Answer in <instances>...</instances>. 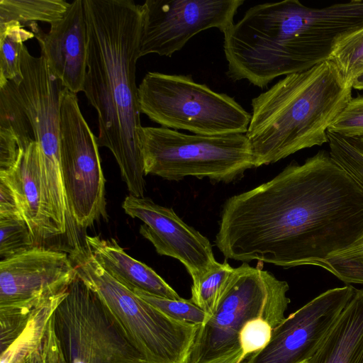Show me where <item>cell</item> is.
<instances>
[{
	"mask_svg": "<svg viewBox=\"0 0 363 363\" xmlns=\"http://www.w3.org/2000/svg\"><path fill=\"white\" fill-rule=\"evenodd\" d=\"M272 330L270 324L262 318L247 321L239 333L242 357L262 350L269 343Z\"/></svg>",
	"mask_w": 363,
	"mask_h": 363,
	"instance_id": "29",
	"label": "cell"
},
{
	"mask_svg": "<svg viewBox=\"0 0 363 363\" xmlns=\"http://www.w3.org/2000/svg\"><path fill=\"white\" fill-rule=\"evenodd\" d=\"M352 86L327 60L285 76L252 99L245 133L255 167L328 143L327 133L352 96Z\"/></svg>",
	"mask_w": 363,
	"mask_h": 363,
	"instance_id": "3",
	"label": "cell"
},
{
	"mask_svg": "<svg viewBox=\"0 0 363 363\" xmlns=\"http://www.w3.org/2000/svg\"><path fill=\"white\" fill-rule=\"evenodd\" d=\"M347 284H363V238L328 258L323 267Z\"/></svg>",
	"mask_w": 363,
	"mask_h": 363,
	"instance_id": "25",
	"label": "cell"
},
{
	"mask_svg": "<svg viewBox=\"0 0 363 363\" xmlns=\"http://www.w3.org/2000/svg\"><path fill=\"white\" fill-rule=\"evenodd\" d=\"M345 138V137H344ZM348 141L358 149L363 151V138H347Z\"/></svg>",
	"mask_w": 363,
	"mask_h": 363,
	"instance_id": "35",
	"label": "cell"
},
{
	"mask_svg": "<svg viewBox=\"0 0 363 363\" xmlns=\"http://www.w3.org/2000/svg\"><path fill=\"white\" fill-rule=\"evenodd\" d=\"M122 208L126 214L143 222L139 232L156 252L179 260L192 281L216 262L208 239L184 223L172 208L132 194L125 198Z\"/></svg>",
	"mask_w": 363,
	"mask_h": 363,
	"instance_id": "13",
	"label": "cell"
},
{
	"mask_svg": "<svg viewBox=\"0 0 363 363\" xmlns=\"http://www.w3.org/2000/svg\"><path fill=\"white\" fill-rule=\"evenodd\" d=\"M33 37L32 31L16 21L0 25V86L8 81L21 82V52L23 43Z\"/></svg>",
	"mask_w": 363,
	"mask_h": 363,
	"instance_id": "20",
	"label": "cell"
},
{
	"mask_svg": "<svg viewBox=\"0 0 363 363\" xmlns=\"http://www.w3.org/2000/svg\"><path fill=\"white\" fill-rule=\"evenodd\" d=\"M289 289L286 281L258 265L235 268L213 315L199 325L189 363H220L242 352L239 333L252 319L262 318L274 329L286 318Z\"/></svg>",
	"mask_w": 363,
	"mask_h": 363,
	"instance_id": "5",
	"label": "cell"
},
{
	"mask_svg": "<svg viewBox=\"0 0 363 363\" xmlns=\"http://www.w3.org/2000/svg\"><path fill=\"white\" fill-rule=\"evenodd\" d=\"M0 216H23L13 189L2 178H0Z\"/></svg>",
	"mask_w": 363,
	"mask_h": 363,
	"instance_id": "32",
	"label": "cell"
},
{
	"mask_svg": "<svg viewBox=\"0 0 363 363\" xmlns=\"http://www.w3.org/2000/svg\"><path fill=\"white\" fill-rule=\"evenodd\" d=\"M327 136L331 157L363 189V151L330 130Z\"/></svg>",
	"mask_w": 363,
	"mask_h": 363,
	"instance_id": "27",
	"label": "cell"
},
{
	"mask_svg": "<svg viewBox=\"0 0 363 363\" xmlns=\"http://www.w3.org/2000/svg\"><path fill=\"white\" fill-rule=\"evenodd\" d=\"M85 243L99 264L131 291L172 300L182 298L152 268L128 255L113 238L86 235Z\"/></svg>",
	"mask_w": 363,
	"mask_h": 363,
	"instance_id": "15",
	"label": "cell"
},
{
	"mask_svg": "<svg viewBox=\"0 0 363 363\" xmlns=\"http://www.w3.org/2000/svg\"><path fill=\"white\" fill-rule=\"evenodd\" d=\"M52 318L66 363H144L97 294L77 275Z\"/></svg>",
	"mask_w": 363,
	"mask_h": 363,
	"instance_id": "8",
	"label": "cell"
},
{
	"mask_svg": "<svg viewBox=\"0 0 363 363\" xmlns=\"http://www.w3.org/2000/svg\"><path fill=\"white\" fill-rule=\"evenodd\" d=\"M141 113L162 127L196 135L245 134L251 120L229 95L212 90L191 74L148 72L138 86Z\"/></svg>",
	"mask_w": 363,
	"mask_h": 363,
	"instance_id": "7",
	"label": "cell"
},
{
	"mask_svg": "<svg viewBox=\"0 0 363 363\" xmlns=\"http://www.w3.org/2000/svg\"><path fill=\"white\" fill-rule=\"evenodd\" d=\"M242 358V352L235 354L220 363H238Z\"/></svg>",
	"mask_w": 363,
	"mask_h": 363,
	"instance_id": "34",
	"label": "cell"
},
{
	"mask_svg": "<svg viewBox=\"0 0 363 363\" xmlns=\"http://www.w3.org/2000/svg\"><path fill=\"white\" fill-rule=\"evenodd\" d=\"M30 26L53 74L69 91H84L87 61L84 0L71 2L64 16L50 23L46 33L35 22Z\"/></svg>",
	"mask_w": 363,
	"mask_h": 363,
	"instance_id": "14",
	"label": "cell"
},
{
	"mask_svg": "<svg viewBox=\"0 0 363 363\" xmlns=\"http://www.w3.org/2000/svg\"><path fill=\"white\" fill-rule=\"evenodd\" d=\"M26 363H46L43 346L40 350L33 353Z\"/></svg>",
	"mask_w": 363,
	"mask_h": 363,
	"instance_id": "33",
	"label": "cell"
},
{
	"mask_svg": "<svg viewBox=\"0 0 363 363\" xmlns=\"http://www.w3.org/2000/svg\"><path fill=\"white\" fill-rule=\"evenodd\" d=\"M138 142L145 175L174 181L207 177L227 184L255 167L245 134L189 135L162 126H142Z\"/></svg>",
	"mask_w": 363,
	"mask_h": 363,
	"instance_id": "6",
	"label": "cell"
},
{
	"mask_svg": "<svg viewBox=\"0 0 363 363\" xmlns=\"http://www.w3.org/2000/svg\"><path fill=\"white\" fill-rule=\"evenodd\" d=\"M145 301L167 315L189 323L205 324L211 317L190 299L172 300L151 295L140 290L133 291Z\"/></svg>",
	"mask_w": 363,
	"mask_h": 363,
	"instance_id": "26",
	"label": "cell"
},
{
	"mask_svg": "<svg viewBox=\"0 0 363 363\" xmlns=\"http://www.w3.org/2000/svg\"><path fill=\"white\" fill-rule=\"evenodd\" d=\"M22 150L11 133L0 128V172H6L16 164Z\"/></svg>",
	"mask_w": 363,
	"mask_h": 363,
	"instance_id": "30",
	"label": "cell"
},
{
	"mask_svg": "<svg viewBox=\"0 0 363 363\" xmlns=\"http://www.w3.org/2000/svg\"><path fill=\"white\" fill-rule=\"evenodd\" d=\"M347 285L320 294L272 330L269 343L252 353L250 363H303L317 351L353 296Z\"/></svg>",
	"mask_w": 363,
	"mask_h": 363,
	"instance_id": "11",
	"label": "cell"
},
{
	"mask_svg": "<svg viewBox=\"0 0 363 363\" xmlns=\"http://www.w3.org/2000/svg\"><path fill=\"white\" fill-rule=\"evenodd\" d=\"M307 363H363V289H355Z\"/></svg>",
	"mask_w": 363,
	"mask_h": 363,
	"instance_id": "17",
	"label": "cell"
},
{
	"mask_svg": "<svg viewBox=\"0 0 363 363\" xmlns=\"http://www.w3.org/2000/svg\"><path fill=\"white\" fill-rule=\"evenodd\" d=\"M34 247V236L22 216H0L1 261Z\"/></svg>",
	"mask_w": 363,
	"mask_h": 363,
	"instance_id": "24",
	"label": "cell"
},
{
	"mask_svg": "<svg viewBox=\"0 0 363 363\" xmlns=\"http://www.w3.org/2000/svg\"><path fill=\"white\" fill-rule=\"evenodd\" d=\"M363 238V189L325 150L228 198L215 243L226 259L323 267Z\"/></svg>",
	"mask_w": 363,
	"mask_h": 363,
	"instance_id": "1",
	"label": "cell"
},
{
	"mask_svg": "<svg viewBox=\"0 0 363 363\" xmlns=\"http://www.w3.org/2000/svg\"><path fill=\"white\" fill-rule=\"evenodd\" d=\"M87 61L84 93L98 116V146L113 155L130 194L144 196L135 83L141 5L132 0H84Z\"/></svg>",
	"mask_w": 363,
	"mask_h": 363,
	"instance_id": "2",
	"label": "cell"
},
{
	"mask_svg": "<svg viewBox=\"0 0 363 363\" xmlns=\"http://www.w3.org/2000/svg\"><path fill=\"white\" fill-rule=\"evenodd\" d=\"M0 128L11 133L21 149L25 150L35 142L19 98L17 84L11 81L0 86Z\"/></svg>",
	"mask_w": 363,
	"mask_h": 363,
	"instance_id": "21",
	"label": "cell"
},
{
	"mask_svg": "<svg viewBox=\"0 0 363 363\" xmlns=\"http://www.w3.org/2000/svg\"><path fill=\"white\" fill-rule=\"evenodd\" d=\"M234 270L226 261H216L193 281L190 300L211 317Z\"/></svg>",
	"mask_w": 363,
	"mask_h": 363,
	"instance_id": "22",
	"label": "cell"
},
{
	"mask_svg": "<svg viewBox=\"0 0 363 363\" xmlns=\"http://www.w3.org/2000/svg\"><path fill=\"white\" fill-rule=\"evenodd\" d=\"M77 277L99 297L144 363H189L199 325L173 318L108 274L87 247L69 255Z\"/></svg>",
	"mask_w": 363,
	"mask_h": 363,
	"instance_id": "4",
	"label": "cell"
},
{
	"mask_svg": "<svg viewBox=\"0 0 363 363\" xmlns=\"http://www.w3.org/2000/svg\"><path fill=\"white\" fill-rule=\"evenodd\" d=\"M76 277L67 253L35 246L0 261V308L33 311L66 291Z\"/></svg>",
	"mask_w": 363,
	"mask_h": 363,
	"instance_id": "12",
	"label": "cell"
},
{
	"mask_svg": "<svg viewBox=\"0 0 363 363\" xmlns=\"http://www.w3.org/2000/svg\"><path fill=\"white\" fill-rule=\"evenodd\" d=\"M329 60L333 62L352 86L363 74V26L340 37L333 45Z\"/></svg>",
	"mask_w": 363,
	"mask_h": 363,
	"instance_id": "23",
	"label": "cell"
},
{
	"mask_svg": "<svg viewBox=\"0 0 363 363\" xmlns=\"http://www.w3.org/2000/svg\"><path fill=\"white\" fill-rule=\"evenodd\" d=\"M51 318L43 342L46 363H66L59 341L55 335Z\"/></svg>",
	"mask_w": 363,
	"mask_h": 363,
	"instance_id": "31",
	"label": "cell"
},
{
	"mask_svg": "<svg viewBox=\"0 0 363 363\" xmlns=\"http://www.w3.org/2000/svg\"><path fill=\"white\" fill-rule=\"evenodd\" d=\"M0 178L13 189L34 238L55 236L44 211L38 143H33L22 150L16 164L6 172H1Z\"/></svg>",
	"mask_w": 363,
	"mask_h": 363,
	"instance_id": "16",
	"label": "cell"
},
{
	"mask_svg": "<svg viewBox=\"0 0 363 363\" xmlns=\"http://www.w3.org/2000/svg\"><path fill=\"white\" fill-rule=\"evenodd\" d=\"M328 130L347 138H363V95L350 99Z\"/></svg>",
	"mask_w": 363,
	"mask_h": 363,
	"instance_id": "28",
	"label": "cell"
},
{
	"mask_svg": "<svg viewBox=\"0 0 363 363\" xmlns=\"http://www.w3.org/2000/svg\"><path fill=\"white\" fill-rule=\"evenodd\" d=\"M252 354H250L242 358L238 363H250Z\"/></svg>",
	"mask_w": 363,
	"mask_h": 363,
	"instance_id": "37",
	"label": "cell"
},
{
	"mask_svg": "<svg viewBox=\"0 0 363 363\" xmlns=\"http://www.w3.org/2000/svg\"><path fill=\"white\" fill-rule=\"evenodd\" d=\"M69 4L65 0H0V25L11 21L23 26L35 21L50 24L64 16Z\"/></svg>",
	"mask_w": 363,
	"mask_h": 363,
	"instance_id": "19",
	"label": "cell"
},
{
	"mask_svg": "<svg viewBox=\"0 0 363 363\" xmlns=\"http://www.w3.org/2000/svg\"><path fill=\"white\" fill-rule=\"evenodd\" d=\"M244 0H146L141 5L139 58L149 54L171 57L200 32L224 33Z\"/></svg>",
	"mask_w": 363,
	"mask_h": 363,
	"instance_id": "10",
	"label": "cell"
},
{
	"mask_svg": "<svg viewBox=\"0 0 363 363\" xmlns=\"http://www.w3.org/2000/svg\"><path fill=\"white\" fill-rule=\"evenodd\" d=\"M352 89L363 90V74L354 82Z\"/></svg>",
	"mask_w": 363,
	"mask_h": 363,
	"instance_id": "36",
	"label": "cell"
},
{
	"mask_svg": "<svg viewBox=\"0 0 363 363\" xmlns=\"http://www.w3.org/2000/svg\"><path fill=\"white\" fill-rule=\"evenodd\" d=\"M67 291L33 311L20 334L1 352L0 363H26L33 353L42 347L50 320Z\"/></svg>",
	"mask_w": 363,
	"mask_h": 363,
	"instance_id": "18",
	"label": "cell"
},
{
	"mask_svg": "<svg viewBox=\"0 0 363 363\" xmlns=\"http://www.w3.org/2000/svg\"><path fill=\"white\" fill-rule=\"evenodd\" d=\"M303 363H307V362H303Z\"/></svg>",
	"mask_w": 363,
	"mask_h": 363,
	"instance_id": "38",
	"label": "cell"
},
{
	"mask_svg": "<svg viewBox=\"0 0 363 363\" xmlns=\"http://www.w3.org/2000/svg\"><path fill=\"white\" fill-rule=\"evenodd\" d=\"M60 150L67 208L76 224L87 228L106 218L97 139L81 112L77 94L66 88L60 108Z\"/></svg>",
	"mask_w": 363,
	"mask_h": 363,
	"instance_id": "9",
	"label": "cell"
}]
</instances>
